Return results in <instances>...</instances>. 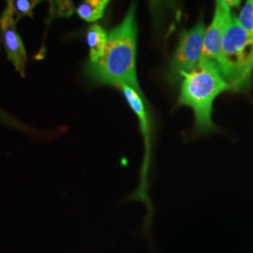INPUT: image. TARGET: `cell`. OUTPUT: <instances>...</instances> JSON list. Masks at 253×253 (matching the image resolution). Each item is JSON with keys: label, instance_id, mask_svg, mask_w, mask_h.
<instances>
[{"label": "cell", "instance_id": "6da1fadb", "mask_svg": "<svg viewBox=\"0 0 253 253\" xmlns=\"http://www.w3.org/2000/svg\"><path fill=\"white\" fill-rule=\"evenodd\" d=\"M136 5L132 4L122 23L109 33L100 60L87 64L92 80L107 85H126L142 95L136 74Z\"/></svg>", "mask_w": 253, "mask_h": 253}, {"label": "cell", "instance_id": "7a4b0ae2", "mask_svg": "<svg viewBox=\"0 0 253 253\" xmlns=\"http://www.w3.org/2000/svg\"><path fill=\"white\" fill-rule=\"evenodd\" d=\"M230 89L218 66L211 61H200L191 72L182 76L178 103L193 110L195 125L201 131L214 127L213 102L223 91Z\"/></svg>", "mask_w": 253, "mask_h": 253}, {"label": "cell", "instance_id": "3957f363", "mask_svg": "<svg viewBox=\"0 0 253 253\" xmlns=\"http://www.w3.org/2000/svg\"><path fill=\"white\" fill-rule=\"evenodd\" d=\"M217 64L230 89H242L249 84L253 72V32L247 31L233 14Z\"/></svg>", "mask_w": 253, "mask_h": 253}, {"label": "cell", "instance_id": "277c9868", "mask_svg": "<svg viewBox=\"0 0 253 253\" xmlns=\"http://www.w3.org/2000/svg\"><path fill=\"white\" fill-rule=\"evenodd\" d=\"M206 30L205 24L200 21L195 27L181 34L167 73L172 84L179 81L185 73H190L199 64Z\"/></svg>", "mask_w": 253, "mask_h": 253}, {"label": "cell", "instance_id": "5b68a950", "mask_svg": "<svg viewBox=\"0 0 253 253\" xmlns=\"http://www.w3.org/2000/svg\"><path fill=\"white\" fill-rule=\"evenodd\" d=\"M231 16V7L227 1H217L214 19L205 33L203 52L200 61L217 63L221 51L222 39Z\"/></svg>", "mask_w": 253, "mask_h": 253}, {"label": "cell", "instance_id": "8992f818", "mask_svg": "<svg viewBox=\"0 0 253 253\" xmlns=\"http://www.w3.org/2000/svg\"><path fill=\"white\" fill-rule=\"evenodd\" d=\"M16 24L13 22L8 8L0 16V31L3 44L8 54V59L11 61L15 70L25 77V68L27 64V53L23 41L16 30Z\"/></svg>", "mask_w": 253, "mask_h": 253}, {"label": "cell", "instance_id": "52a82bcc", "mask_svg": "<svg viewBox=\"0 0 253 253\" xmlns=\"http://www.w3.org/2000/svg\"><path fill=\"white\" fill-rule=\"evenodd\" d=\"M121 90L123 92L126 101L128 105L130 106L131 110L135 113L137 118L139 119L140 122V126L143 132V135L145 137V162H144V166L142 169V174H141V185L139 190H137V198L141 199L143 202L148 203L147 196H146V177H147V170H148V165H149V141H150V132H149V124H148V117H147V112L145 107V103L142 99V95L138 93L137 91L134 90L133 88L126 86V85H122L120 86ZM149 204V203H148Z\"/></svg>", "mask_w": 253, "mask_h": 253}, {"label": "cell", "instance_id": "ba28073f", "mask_svg": "<svg viewBox=\"0 0 253 253\" xmlns=\"http://www.w3.org/2000/svg\"><path fill=\"white\" fill-rule=\"evenodd\" d=\"M108 35L99 25L91 26L86 33V42L89 46V63H97L103 54Z\"/></svg>", "mask_w": 253, "mask_h": 253}, {"label": "cell", "instance_id": "9c48e42d", "mask_svg": "<svg viewBox=\"0 0 253 253\" xmlns=\"http://www.w3.org/2000/svg\"><path fill=\"white\" fill-rule=\"evenodd\" d=\"M108 3V0L84 1L76 9V12L83 20L86 22H95L103 17L104 10Z\"/></svg>", "mask_w": 253, "mask_h": 253}, {"label": "cell", "instance_id": "30bf717a", "mask_svg": "<svg viewBox=\"0 0 253 253\" xmlns=\"http://www.w3.org/2000/svg\"><path fill=\"white\" fill-rule=\"evenodd\" d=\"M40 1L36 0H9L7 8L15 24L24 16L33 17V9Z\"/></svg>", "mask_w": 253, "mask_h": 253}, {"label": "cell", "instance_id": "8fae6325", "mask_svg": "<svg viewBox=\"0 0 253 253\" xmlns=\"http://www.w3.org/2000/svg\"><path fill=\"white\" fill-rule=\"evenodd\" d=\"M51 18L69 17L73 14V6L71 1H53L50 2Z\"/></svg>", "mask_w": 253, "mask_h": 253}, {"label": "cell", "instance_id": "7c38bea8", "mask_svg": "<svg viewBox=\"0 0 253 253\" xmlns=\"http://www.w3.org/2000/svg\"><path fill=\"white\" fill-rule=\"evenodd\" d=\"M238 21L249 32H253V1H248L242 9Z\"/></svg>", "mask_w": 253, "mask_h": 253}]
</instances>
